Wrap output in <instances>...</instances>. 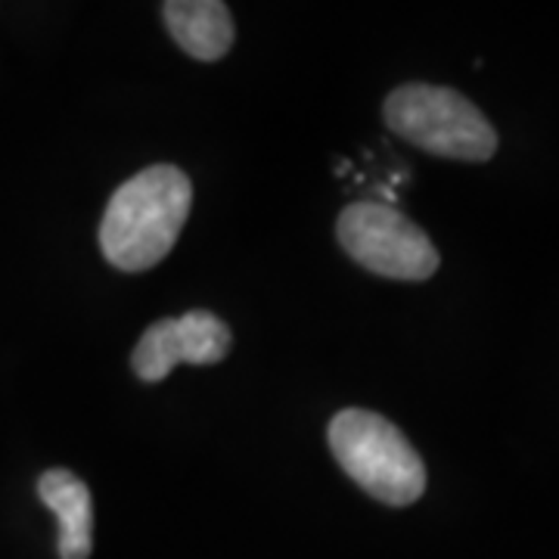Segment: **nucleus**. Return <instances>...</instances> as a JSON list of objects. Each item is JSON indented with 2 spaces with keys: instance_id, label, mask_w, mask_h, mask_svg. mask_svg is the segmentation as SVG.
Returning <instances> with one entry per match:
<instances>
[{
  "instance_id": "obj_3",
  "label": "nucleus",
  "mask_w": 559,
  "mask_h": 559,
  "mask_svg": "<svg viewBox=\"0 0 559 559\" xmlns=\"http://www.w3.org/2000/svg\"><path fill=\"white\" fill-rule=\"evenodd\" d=\"M385 124L429 156L454 162H488L498 153V131L479 106L454 87L401 84L382 106Z\"/></svg>"
},
{
  "instance_id": "obj_2",
  "label": "nucleus",
  "mask_w": 559,
  "mask_h": 559,
  "mask_svg": "<svg viewBox=\"0 0 559 559\" xmlns=\"http://www.w3.org/2000/svg\"><path fill=\"white\" fill-rule=\"evenodd\" d=\"M330 451L345 476L389 507H411L426 491V466L395 423L373 411L345 407L326 426Z\"/></svg>"
},
{
  "instance_id": "obj_5",
  "label": "nucleus",
  "mask_w": 559,
  "mask_h": 559,
  "mask_svg": "<svg viewBox=\"0 0 559 559\" xmlns=\"http://www.w3.org/2000/svg\"><path fill=\"white\" fill-rule=\"evenodd\" d=\"M234 345L230 326L212 311H187L180 318L156 320L131 355V367L143 382H162L178 364L209 367L227 358Z\"/></svg>"
},
{
  "instance_id": "obj_1",
  "label": "nucleus",
  "mask_w": 559,
  "mask_h": 559,
  "mask_svg": "<svg viewBox=\"0 0 559 559\" xmlns=\"http://www.w3.org/2000/svg\"><path fill=\"white\" fill-rule=\"evenodd\" d=\"M193 205V183L178 165H153L124 180L100 221V252L119 271L156 267L178 242Z\"/></svg>"
},
{
  "instance_id": "obj_6",
  "label": "nucleus",
  "mask_w": 559,
  "mask_h": 559,
  "mask_svg": "<svg viewBox=\"0 0 559 559\" xmlns=\"http://www.w3.org/2000/svg\"><path fill=\"white\" fill-rule=\"evenodd\" d=\"M162 16L168 35L193 60L215 62L234 47V16L221 0H168Z\"/></svg>"
},
{
  "instance_id": "obj_4",
  "label": "nucleus",
  "mask_w": 559,
  "mask_h": 559,
  "mask_svg": "<svg viewBox=\"0 0 559 559\" xmlns=\"http://www.w3.org/2000/svg\"><path fill=\"white\" fill-rule=\"evenodd\" d=\"M340 246L364 271L419 283L439 271V249L407 215L380 202H355L336 221Z\"/></svg>"
},
{
  "instance_id": "obj_7",
  "label": "nucleus",
  "mask_w": 559,
  "mask_h": 559,
  "mask_svg": "<svg viewBox=\"0 0 559 559\" xmlns=\"http://www.w3.org/2000/svg\"><path fill=\"white\" fill-rule=\"evenodd\" d=\"M38 498L60 522V559H87L94 547L91 488L69 469H47L38 479Z\"/></svg>"
}]
</instances>
